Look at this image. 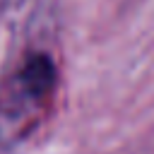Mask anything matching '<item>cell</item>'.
I'll use <instances>...</instances> for the list:
<instances>
[{
	"instance_id": "6da1fadb",
	"label": "cell",
	"mask_w": 154,
	"mask_h": 154,
	"mask_svg": "<svg viewBox=\"0 0 154 154\" xmlns=\"http://www.w3.org/2000/svg\"><path fill=\"white\" fill-rule=\"evenodd\" d=\"M58 87V67L46 53L26 55L0 84V147L24 140L48 111Z\"/></svg>"
},
{
	"instance_id": "7a4b0ae2",
	"label": "cell",
	"mask_w": 154,
	"mask_h": 154,
	"mask_svg": "<svg viewBox=\"0 0 154 154\" xmlns=\"http://www.w3.org/2000/svg\"><path fill=\"white\" fill-rule=\"evenodd\" d=\"M22 5H26V0H0V12H14Z\"/></svg>"
}]
</instances>
